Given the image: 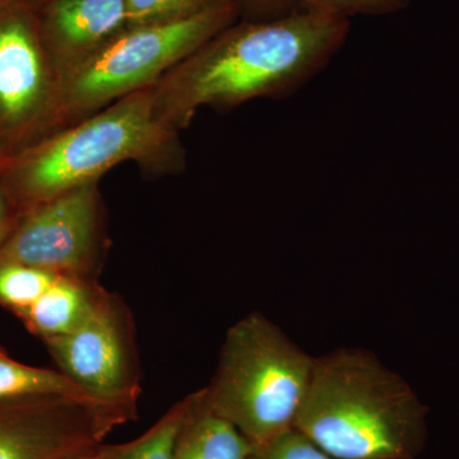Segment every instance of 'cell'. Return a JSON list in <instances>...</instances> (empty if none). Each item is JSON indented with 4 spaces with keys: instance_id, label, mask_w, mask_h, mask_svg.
Returning <instances> with one entry per match:
<instances>
[{
    "instance_id": "8992f818",
    "label": "cell",
    "mask_w": 459,
    "mask_h": 459,
    "mask_svg": "<svg viewBox=\"0 0 459 459\" xmlns=\"http://www.w3.org/2000/svg\"><path fill=\"white\" fill-rule=\"evenodd\" d=\"M59 72L36 5L17 0L0 12V161L44 140L53 129Z\"/></svg>"
},
{
    "instance_id": "ba28073f",
    "label": "cell",
    "mask_w": 459,
    "mask_h": 459,
    "mask_svg": "<svg viewBox=\"0 0 459 459\" xmlns=\"http://www.w3.org/2000/svg\"><path fill=\"white\" fill-rule=\"evenodd\" d=\"M101 247V202L95 183L23 213L0 249V264L17 263L57 276L98 280Z\"/></svg>"
},
{
    "instance_id": "ac0fdd59",
    "label": "cell",
    "mask_w": 459,
    "mask_h": 459,
    "mask_svg": "<svg viewBox=\"0 0 459 459\" xmlns=\"http://www.w3.org/2000/svg\"><path fill=\"white\" fill-rule=\"evenodd\" d=\"M249 459H338L323 451L309 437L292 429L271 442L255 446Z\"/></svg>"
},
{
    "instance_id": "44dd1931",
    "label": "cell",
    "mask_w": 459,
    "mask_h": 459,
    "mask_svg": "<svg viewBox=\"0 0 459 459\" xmlns=\"http://www.w3.org/2000/svg\"><path fill=\"white\" fill-rule=\"evenodd\" d=\"M108 444H100L87 451L77 453V455H69L63 459H105L107 458Z\"/></svg>"
},
{
    "instance_id": "5b68a950",
    "label": "cell",
    "mask_w": 459,
    "mask_h": 459,
    "mask_svg": "<svg viewBox=\"0 0 459 459\" xmlns=\"http://www.w3.org/2000/svg\"><path fill=\"white\" fill-rule=\"evenodd\" d=\"M241 0L195 16L128 27L90 56L59 72L51 134L117 100L155 86L205 42L232 25Z\"/></svg>"
},
{
    "instance_id": "3957f363",
    "label": "cell",
    "mask_w": 459,
    "mask_h": 459,
    "mask_svg": "<svg viewBox=\"0 0 459 459\" xmlns=\"http://www.w3.org/2000/svg\"><path fill=\"white\" fill-rule=\"evenodd\" d=\"M177 131L156 111L155 86L117 100L2 162L14 207L27 211L69 190L98 183L128 160L160 166L177 153Z\"/></svg>"
},
{
    "instance_id": "5bb4252c",
    "label": "cell",
    "mask_w": 459,
    "mask_h": 459,
    "mask_svg": "<svg viewBox=\"0 0 459 459\" xmlns=\"http://www.w3.org/2000/svg\"><path fill=\"white\" fill-rule=\"evenodd\" d=\"M197 400V392L181 398L153 427L137 439L124 444H108L105 459H175L181 429Z\"/></svg>"
},
{
    "instance_id": "6da1fadb",
    "label": "cell",
    "mask_w": 459,
    "mask_h": 459,
    "mask_svg": "<svg viewBox=\"0 0 459 459\" xmlns=\"http://www.w3.org/2000/svg\"><path fill=\"white\" fill-rule=\"evenodd\" d=\"M350 20L320 12L230 25L155 84L160 119L178 132L201 108L294 95L343 47Z\"/></svg>"
},
{
    "instance_id": "603a6c76",
    "label": "cell",
    "mask_w": 459,
    "mask_h": 459,
    "mask_svg": "<svg viewBox=\"0 0 459 459\" xmlns=\"http://www.w3.org/2000/svg\"><path fill=\"white\" fill-rule=\"evenodd\" d=\"M30 2H32V3H40V2H44V0H30Z\"/></svg>"
},
{
    "instance_id": "4fadbf2b",
    "label": "cell",
    "mask_w": 459,
    "mask_h": 459,
    "mask_svg": "<svg viewBox=\"0 0 459 459\" xmlns=\"http://www.w3.org/2000/svg\"><path fill=\"white\" fill-rule=\"evenodd\" d=\"M26 395H68L100 400L62 370L23 364L0 349V398Z\"/></svg>"
},
{
    "instance_id": "30bf717a",
    "label": "cell",
    "mask_w": 459,
    "mask_h": 459,
    "mask_svg": "<svg viewBox=\"0 0 459 459\" xmlns=\"http://www.w3.org/2000/svg\"><path fill=\"white\" fill-rule=\"evenodd\" d=\"M33 4L57 72L90 56L126 29L124 0H44Z\"/></svg>"
},
{
    "instance_id": "cb8c5ba5",
    "label": "cell",
    "mask_w": 459,
    "mask_h": 459,
    "mask_svg": "<svg viewBox=\"0 0 459 459\" xmlns=\"http://www.w3.org/2000/svg\"><path fill=\"white\" fill-rule=\"evenodd\" d=\"M241 3H243V0H241Z\"/></svg>"
},
{
    "instance_id": "2e32d148",
    "label": "cell",
    "mask_w": 459,
    "mask_h": 459,
    "mask_svg": "<svg viewBox=\"0 0 459 459\" xmlns=\"http://www.w3.org/2000/svg\"><path fill=\"white\" fill-rule=\"evenodd\" d=\"M126 29L175 22L229 0H124Z\"/></svg>"
},
{
    "instance_id": "8fae6325",
    "label": "cell",
    "mask_w": 459,
    "mask_h": 459,
    "mask_svg": "<svg viewBox=\"0 0 459 459\" xmlns=\"http://www.w3.org/2000/svg\"><path fill=\"white\" fill-rule=\"evenodd\" d=\"M101 289L98 280L57 276L49 289L18 318L42 341L65 336L80 327L90 316Z\"/></svg>"
},
{
    "instance_id": "277c9868",
    "label": "cell",
    "mask_w": 459,
    "mask_h": 459,
    "mask_svg": "<svg viewBox=\"0 0 459 459\" xmlns=\"http://www.w3.org/2000/svg\"><path fill=\"white\" fill-rule=\"evenodd\" d=\"M316 358L262 313L229 328L204 403L255 446L295 429Z\"/></svg>"
},
{
    "instance_id": "9c48e42d",
    "label": "cell",
    "mask_w": 459,
    "mask_h": 459,
    "mask_svg": "<svg viewBox=\"0 0 459 459\" xmlns=\"http://www.w3.org/2000/svg\"><path fill=\"white\" fill-rule=\"evenodd\" d=\"M59 370L100 400L137 404L142 371L129 307L102 287L86 320L71 333L44 340Z\"/></svg>"
},
{
    "instance_id": "7c38bea8",
    "label": "cell",
    "mask_w": 459,
    "mask_h": 459,
    "mask_svg": "<svg viewBox=\"0 0 459 459\" xmlns=\"http://www.w3.org/2000/svg\"><path fill=\"white\" fill-rule=\"evenodd\" d=\"M255 446L204 403V388L178 440L175 459H249Z\"/></svg>"
},
{
    "instance_id": "ffe728a7",
    "label": "cell",
    "mask_w": 459,
    "mask_h": 459,
    "mask_svg": "<svg viewBox=\"0 0 459 459\" xmlns=\"http://www.w3.org/2000/svg\"><path fill=\"white\" fill-rule=\"evenodd\" d=\"M256 13L261 14V20L283 16L290 12L298 11V0H243Z\"/></svg>"
},
{
    "instance_id": "d6986e66",
    "label": "cell",
    "mask_w": 459,
    "mask_h": 459,
    "mask_svg": "<svg viewBox=\"0 0 459 459\" xmlns=\"http://www.w3.org/2000/svg\"><path fill=\"white\" fill-rule=\"evenodd\" d=\"M21 213L14 207L13 202L9 197L3 179L2 161H0V249L4 246L5 241L16 228Z\"/></svg>"
},
{
    "instance_id": "7a4b0ae2",
    "label": "cell",
    "mask_w": 459,
    "mask_h": 459,
    "mask_svg": "<svg viewBox=\"0 0 459 459\" xmlns=\"http://www.w3.org/2000/svg\"><path fill=\"white\" fill-rule=\"evenodd\" d=\"M428 411L373 352L340 349L316 358L295 429L338 459H416Z\"/></svg>"
},
{
    "instance_id": "e0dca14e",
    "label": "cell",
    "mask_w": 459,
    "mask_h": 459,
    "mask_svg": "<svg viewBox=\"0 0 459 459\" xmlns=\"http://www.w3.org/2000/svg\"><path fill=\"white\" fill-rule=\"evenodd\" d=\"M299 9L332 16H385L406 8L411 0H298Z\"/></svg>"
},
{
    "instance_id": "7402d4cb",
    "label": "cell",
    "mask_w": 459,
    "mask_h": 459,
    "mask_svg": "<svg viewBox=\"0 0 459 459\" xmlns=\"http://www.w3.org/2000/svg\"><path fill=\"white\" fill-rule=\"evenodd\" d=\"M14 2H17V0H0V12L9 7V5L13 4Z\"/></svg>"
},
{
    "instance_id": "9a60e30c",
    "label": "cell",
    "mask_w": 459,
    "mask_h": 459,
    "mask_svg": "<svg viewBox=\"0 0 459 459\" xmlns=\"http://www.w3.org/2000/svg\"><path fill=\"white\" fill-rule=\"evenodd\" d=\"M51 272L17 264H0V305L20 316L36 303L56 280Z\"/></svg>"
},
{
    "instance_id": "52a82bcc",
    "label": "cell",
    "mask_w": 459,
    "mask_h": 459,
    "mask_svg": "<svg viewBox=\"0 0 459 459\" xmlns=\"http://www.w3.org/2000/svg\"><path fill=\"white\" fill-rule=\"evenodd\" d=\"M137 404L68 395L0 398V459H63L104 444Z\"/></svg>"
}]
</instances>
